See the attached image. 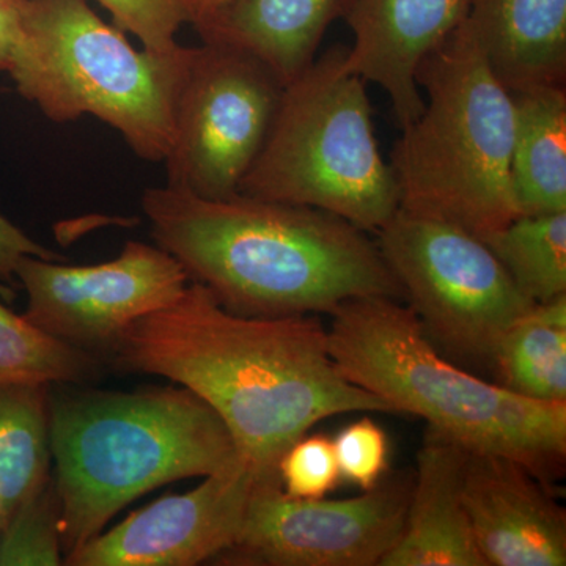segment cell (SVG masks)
I'll use <instances>...</instances> for the list:
<instances>
[{
	"instance_id": "obj_22",
	"label": "cell",
	"mask_w": 566,
	"mask_h": 566,
	"mask_svg": "<svg viewBox=\"0 0 566 566\" xmlns=\"http://www.w3.org/2000/svg\"><path fill=\"white\" fill-rule=\"evenodd\" d=\"M98 374L93 354L52 337L0 303V386L80 385Z\"/></svg>"
},
{
	"instance_id": "obj_30",
	"label": "cell",
	"mask_w": 566,
	"mask_h": 566,
	"mask_svg": "<svg viewBox=\"0 0 566 566\" xmlns=\"http://www.w3.org/2000/svg\"><path fill=\"white\" fill-rule=\"evenodd\" d=\"M7 523L6 510H3L2 501H0V528H3Z\"/></svg>"
},
{
	"instance_id": "obj_3",
	"label": "cell",
	"mask_w": 566,
	"mask_h": 566,
	"mask_svg": "<svg viewBox=\"0 0 566 566\" xmlns=\"http://www.w3.org/2000/svg\"><path fill=\"white\" fill-rule=\"evenodd\" d=\"M63 557L156 488L241 460L218 412L182 386L50 392Z\"/></svg>"
},
{
	"instance_id": "obj_6",
	"label": "cell",
	"mask_w": 566,
	"mask_h": 566,
	"mask_svg": "<svg viewBox=\"0 0 566 566\" xmlns=\"http://www.w3.org/2000/svg\"><path fill=\"white\" fill-rule=\"evenodd\" d=\"M335 46L285 85L277 114L240 193L316 208L376 233L400 210L376 139L367 82Z\"/></svg>"
},
{
	"instance_id": "obj_20",
	"label": "cell",
	"mask_w": 566,
	"mask_h": 566,
	"mask_svg": "<svg viewBox=\"0 0 566 566\" xmlns=\"http://www.w3.org/2000/svg\"><path fill=\"white\" fill-rule=\"evenodd\" d=\"M50 386H0V501L7 521L50 479Z\"/></svg>"
},
{
	"instance_id": "obj_17",
	"label": "cell",
	"mask_w": 566,
	"mask_h": 566,
	"mask_svg": "<svg viewBox=\"0 0 566 566\" xmlns=\"http://www.w3.org/2000/svg\"><path fill=\"white\" fill-rule=\"evenodd\" d=\"M348 6L349 0H229L197 32L203 43L255 55L286 85L315 61L327 29Z\"/></svg>"
},
{
	"instance_id": "obj_13",
	"label": "cell",
	"mask_w": 566,
	"mask_h": 566,
	"mask_svg": "<svg viewBox=\"0 0 566 566\" xmlns=\"http://www.w3.org/2000/svg\"><path fill=\"white\" fill-rule=\"evenodd\" d=\"M521 463L469 452L463 502L486 566H565L566 512Z\"/></svg>"
},
{
	"instance_id": "obj_4",
	"label": "cell",
	"mask_w": 566,
	"mask_h": 566,
	"mask_svg": "<svg viewBox=\"0 0 566 566\" xmlns=\"http://www.w3.org/2000/svg\"><path fill=\"white\" fill-rule=\"evenodd\" d=\"M331 316L329 352L354 385L469 452L526 465L547 486L564 474L566 403L528 400L458 367L392 297H357Z\"/></svg>"
},
{
	"instance_id": "obj_23",
	"label": "cell",
	"mask_w": 566,
	"mask_h": 566,
	"mask_svg": "<svg viewBox=\"0 0 566 566\" xmlns=\"http://www.w3.org/2000/svg\"><path fill=\"white\" fill-rule=\"evenodd\" d=\"M59 495L54 479L22 502L0 534V565H63Z\"/></svg>"
},
{
	"instance_id": "obj_18",
	"label": "cell",
	"mask_w": 566,
	"mask_h": 566,
	"mask_svg": "<svg viewBox=\"0 0 566 566\" xmlns=\"http://www.w3.org/2000/svg\"><path fill=\"white\" fill-rule=\"evenodd\" d=\"M512 185L520 216L566 211V87L512 93Z\"/></svg>"
},
{
	"instance_id": "obj_15",
	"label": "cell",
	"mask_w": 566,
	"mask_h": 566,
	"mask_svg": "<svg viewBox=\"0 0 566 566\" xmlns=\"http://www.w3.org/2000/svg\"><path fill=\"white\" fill-rule=\"evenodd\" d=\"M469 450L428 428L403 531L379 566H486L463 502Z\"/></svg>"
},
{
	"instance_id": "obj_7",
	"label": "cell",
	"mask_w": 566,
	"mask_h": 566,
	"mask_svg": "<svg viewBox=\"0 0 566 566\" xmlns=\"http://www.w3.org/2000/svg\"><path fill=\"white\" fill-rule=\"evenodd\" d=\"M189 55L181 44L166 54L137 51L87 0H29L24 52L10 77L50 120L92 115L139 158L164 163Z\"/></svg>"
},
{
	"instance_id": "obj_24",
	"label": "cell",
	"mask_w": 566,
	"mask_h": 566,
	"mask_svg": "<svg viewBox=\"0 0 566 566\" xmlns=\"http://www.w3.org/2000/svg\"><path fill=\"white\" fill-rule=\"evenodd\" d=\"M109 11L114 25L133 33L144 50L166 54L177 50V33L191 24L189 0H95Z\"/></svg>"
},
{
	"instance_id": "obj_2",
	"label": "cell",
	"mask_w": 566,
	"mask_h": 566,
	"mask_svg": "<svg viewBox=\"0 0 566 566\" xmlns=\"http://www.w3.org/2000/svg\"><path fill=\"white\" fill-rule=\"evenodd\" d=\"M142 210L153 241L237 315H331L357 297H405L376 241L316 208L158 186Z\"/></svg>"
},
{
	"instance_id": "obj_28",
	"label": "cell",
	"mask_w": 566,
	"mask_h": 566,
	"mask_svg": "<svg viewBox=\"0 0 566 566\" xmlns=\"http://www.w3.org/2000/svg\"><path fill=\"white\" fill-rule=\"evenodd\" d=\"M29 0H0V73H13L25 44Z\"/></svg>"
},
{
	"instance_id": "obj_8",
	"label": "cell",
	"mask_w": 566,
	"mask_h": 566,
	"mask_svg": "<svg viewBox=\"0 0 566 566\" xmlns=\"http://www.w3.org/2000/svg\"><path fill=\"white\" fill-rule=\"evenodd\" d=\"M375 234L387 268L436 348L491 370L502 335L535 304L485 241L455 223L405 210Z\"/></svg>"
},
{
	"instance_id": "obj_32",
	"label": "cell",
	"mask_w": 566,
	"mask_h": 566,
	"mask_svg": "<svg viewBox=\"0 0 566 566\" xmlns=\"http://www.w3.org/2000/svg\"><path fill=\"white\" fill-rule=\"evenodd\" d=\"M0 534H2V528H0Z\"/></svg>"
},
{
	"instance_id": "obj_10",
	"label": "cell",
	"mask_w": 566,
	"mask_h": 566,
	"mask_svg": "<svg viewBox=\"0 0 566 566\" xmlns=\"http://www.w3.org/2000/svg\"><path fill=\"white\" fill-rule=\"evenodd\" d=\"M415 474L394 472L344 501L293 497L255 480L240 534L221 558L237 565L379 566L403 531Z\"/></svg>"
},
{
	"instance_id": "obj_14",
	"label": "cell",
	"mask_w": 566,
	"mask_h": 566,
	"mask_svg": "<svg viewBox=\"0 0 566 566\" xmlns=\"http://www.w3.org/2000/svg\"><path fill=\"white\" fill-rule=\"evenodd\" d=\"M471 0H349V70L389 95L400 129L423 109L416 76L423 59L468 17Z\"/></svg>"
},
{
	"instance_id": "obj_26",
	"label": "cell",
	"mask_w": 566,
	"mask_h": 566,
	"mask_svg": "<svg viewBox=\"0 0 566 566\" xmlns=\"http://www.w3.org/2000/svg\"><path fill=\"white\" fill-rule=\"evenodd\" d=\"M342 479L360 490H371L389 469V442L385 430L370 417L345 427L333 439Z\"/></svg>"
},
{
	"instance_id": "obj_25",
	"label": "cell",
	"mask_w": 566,
	"mask_h": 566,
	"mask_svg": "<svg viewBox=\"0 0 566 566\" xmlns=\"http://www.w3.org/2000/svg\"><path fill=\"white\" fill-rule=\"evenodd\" d=\"M282 490L293 497L323 499L340 482L333 439L327 436H303L279 461Z\"/></svg>"
},
{
	"instance_id": "obj_16",
	"label": "cell",
	"mask_w": 566,
	"mask_h": 566,
	"mask_svg": "<svg viewBox=\"0 0 566 566\" xmlns=\"http://www.w3.org/2000/svg\"><path fill=\"white\" fill-rule=\"evenodd\" d=\"M464 22L510 93L566 85V0H471Z\"/></svg>"
},
{
	"instance_id": "obj_21",
	"label": "cell",
	"mask_w": 566,
	"mask_h": 566,
	"mask_svg": "<svg viewBox=\"0 0 566 566\" xmlns=\"http://www.w3.org/2000/svg\"><path fill=\"white\" fill-rule=\"evenodd\" d=\"M483 241L532 303L566 294V211L517 216Z\"/></svg>"
},
{
	"instance_id": "obj_19",
	"label": "cell",
	"mask_w": 566,
	"mask_h": 566,
	"mask_svg": "<svg viewBox=\"0 0 566 566\" xmlns=\"http://www.w3.org/2000/svg\"><path fill=\"white\" fill-rule=\"evenodd\" d=\"M491 371L510 392L566 403V294L535 304L505 331Z\"/></svg>"
},
{
	"instance_id": "obj_31",
	"label": "cell",
	"mask_w": 566,
	"mask_h": 566,
	"mask_svg": "<svg viewBox=\"0 0 566 566\" xmlns=\"http://www.w3.org/2000/svg\"><path fill=\"white\" fill-rule=\"evenodd\" d=\"M7 92H10L9 88L2 87V85H0V95H2V93H7Z\"/></svg>"
},
{
	"instance_id": "obj_11",
	"label": "cell",
	"mask_w": 566,
	"mask_h": 566,
	"mask_svg": "<svg viewBox=\"0 0 566 566\" xmlns=\"http://www.w3.org/2000/svg\"><path fill=\"white\" fill-rule=\"evenodd\" d=\"M14 275L28 294L22 315L95 357L107 356L129 324L174 303L191 282L169 252L140 241L91 266L22 256Z\"/></svg>"
},
{
	"instance_id": "obj_29",
	"label": "cell",
	"mask_w": 566,
	"mask_h": 566,
	"mask_svg": "<svg viewBox=\"0 0 566 566\" xmlns=\"http://www.w3.org/2000/svg\"><path fill=\"white\" fill-rule=\"evenodd\" d=\"M227 3H229V0H189L193 29L199 31L200 28H203Z\"/></svg>"
},
{
	"instance_id": "obj_27",
	"label": "cell",
	"mask_w": 566,
	"mask_h": 566,
	"mask_svg": "<svg viewBox=\"0 0 566 566\" xmlns=\"http://www.w3.org/2000/svg\"><path fill=\"white\" fill-rule=\"evenodd\" d=\"M22 256H39L51 262H65V256L61 253L36 243L22 232L20 227L0 214V282L3 286H11L17 282L14 273Z\"/></svg>"
},
{
	"instance_id": "obj_12",
	"label": "cell",
	"mask_w": 566,
	"mask_h": 566,
	"mask_svg": "<svg viewBox=\"0 0 566 566\" xmlns=\"http://www.w3.org/2000/svg\"><path fill=\"white\" fill-rule=\"evenodd\" d=\"M256 475L248 461L167 495L63 557L69 566H196L218 558L240 534Z\"/></svg>"
},
{
	"instance_id": "obj_5",
	"label": "cell",
	"mask_w": 566,
	"mask_h": 566,
	"mask_svg": "<svg viewBox=\"0 0 566 566\" xmlns=\"http://www.w3.org/2000/svg\"><path fill=\"white\" fill-rule=\"evenodd\" d=\"M423 109L390 153L400 210L486 240L520 216L512 185L513 99L465 22L417 70Z\"/></svg>"
},
{
	"instance_id": "obj_9",
	"label": "cell",
	"mask_w": 566,
	"mask_h": 566,
	"mask_svg": "<svg viewBox=\"0 0 566 566\" xmlns=\"http://www.w3.org/2000/svg\"><path fill=\"white\" fill-rule=\"evenodd\" d=\"M285 84L249 52L192 46L174 114L167 186L202 199H227L259 158Z\"/></svg>"
},
{
	"instance_id": "obj_1",
	"label": "cell",
	"mask_w": 566,
	"mask_h": 566,
	"mask_svg": "<svg viewBox=\"0 0 566 566\" xmlns=\"http://www.w3.org/2000/svg\"><path fill=\"white\" fill-rule=\"evenodd\" d=\"M106 357L126 374L161 376L199 395L256 480H279L285 450L327 417L397 412L342 374L315 316L237 315L197 282L129 324Z\"/></svg>"
}]
</instances>
